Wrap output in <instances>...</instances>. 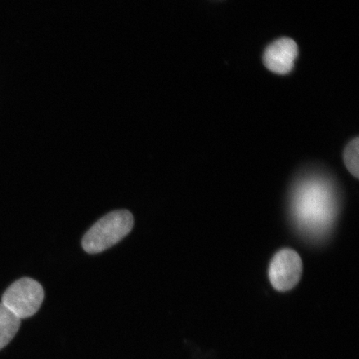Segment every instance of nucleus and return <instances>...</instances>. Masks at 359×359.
Instances as JSON below:
<instances>
[{"label": "nucleus", "mask_w": 359, "mask_h": 359, "mask_svg": "<svg viewBox=\"0 0 359 359\" xmlns=\"http://www.w3.org/2000/svg\"><path fill=\"white\" fill-rule=\"evenodd\" d=\"M332 188L324 181L311 180L299 186L294 198V213L305 230L325 231L335 214Z\"/></svg>", "instance_id": "nucleus-1"}, {"label": "nucleus", "mask_w": 359, "mask_h": 359, "mask_svg": "<svg viewBox=\"0 0 359 359\" xmlns=\"http://www.w3.org/2000/svg\"><path fill=\"white\" fill-rule=\"evenodd\" d=\"M133 224V215L128 210H116L106 215L84 236V250L89 254H97L109 249L129 234Z\"/></svg>", "instance_id": "nucleus-2"}, {"label": "nucleus", "mask_w": 359, "mask_h": 359, "mask_svg": "<svg viewBox=\"0 0 359 359\" xmlns=\"http://www.w3.org/2000/svg\"><path fill=\"white\" fill-rule=\"evenodd\" d=\"M44 299V291L39 282L22 278L13 283L4 294L2 304L20 318L33 316Z\"/></svg>", "instance_id": "nucleus-3"}, {"label": "nucleus", "mask_w": 359, "mask_h": 359, "mask_svg": "<svg viewBox=\"0 0 359 359\" xmlns=\"http://www.w3.org/2000/svg\"><path fill=\"white\" fill-rule=\"evenodd\" d=\"M302 271L303 263L299 254L291 249H283L269 264V281L276 290L288 291L298 285Z\"/></svg>", "instance_id": "nucleus-4"}, {"label": "nucleus", "mask_w": 359, "mask_h": 359, "mask_svg": "<svg viewBox=\"0 0 359 359\" xmlns=\"http://www.w3.org/2000/svg\"><path fill=\"white\" fill-rule=\"evenodd\" d=\"M298 46L293 39L283 38L269 44L264 51V66L273 73L285 75L293 69L298 57Z\"/></svg>", "instance_id": "nucleus-5"}, {"label": "nucleus", "mask_w": 359, "mask_h": 359, "mask_svg": "<svg viewBox=\"0 0 359 359\" xmlns=\"http://www.w3.org/2000/svg\"><path fill=\"white\" fill-rule=\"evenodd\" d=\"M20 318L0 303V349L6 347L17 334Z\"/></svg>", "instance_id": "nucleus-6"}, {"label": "nucleus", "mask_w": 359, "mask_h": 359, "mask_svg": "<svg viewBox=\"0 0 359 359\" xmlns=\"http://www.w3.org/2000/svg\"><path fill=\"white\" fill-rule=\"evenodd\" d=\"M359 139H353L348 143L344 152V161L350 173L356 178L359 177Z\"/></svg>", "instance_id": "nucleus-7"}]
</instances>
